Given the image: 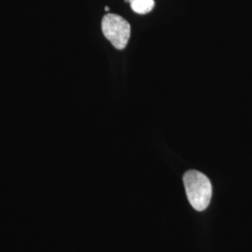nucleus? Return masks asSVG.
<instances>
[{"label":"nucleus","instance_id":"1","mask_svg":"<svg viewBox=\"0 0 252 252\" xmlns=\"http://www.w3.org/2000/svg\"><path fill=\"white\" fill-rule=\"evenodd\" d=\"M183 184L191 207L197 211L207 209L212 197V185L207 176L197 170H189L183 176Z\"/></svg>","mask_w":252,"mask_h":252},{"label":"nucleus","instance_id":"2","mask_svg":"<svg viewBox=\"0 0 252 252\" xmlns=\"http://www.w3.org/2000/svg\"><path fill=\"white\" fill-rule=\"evenodd\" d=\"M102 32L108 41L117 50L126 48L131 34L130 24L117 14L108 13L102 19Z\"/></svg>","mask_w":252,"mask_h":252},{"label":"nucleus","instance_id":"3","mask_svg":"<svg viewBox=\"0 0 252 252\" xmlns=\"http://www.w3.org/2000/svg\"><path fill=\"white\" fill-rule=\"evenodd\" d=\"M131 9L137 14H146L154 8V0H128Z\"/></svg>","mask_w":252,"mask_h":252},{"label":"nucleus","instance_id":"4","mask_svg":"<svg viewBox=\"0 0 252 252\" xmlns=\"http://www.w3.org/2000/svg\"><path fill=\"white\" fill-rule=\"evenodd\" d=\"M105 9H106V11H108V10H109V8H108V7H106Z\"/></svg>","mask_w":252,"mask_h":252}]
</instances>
